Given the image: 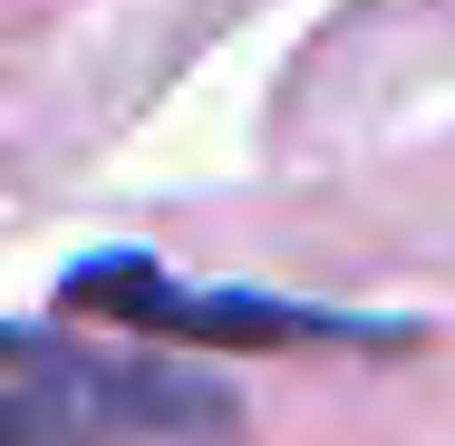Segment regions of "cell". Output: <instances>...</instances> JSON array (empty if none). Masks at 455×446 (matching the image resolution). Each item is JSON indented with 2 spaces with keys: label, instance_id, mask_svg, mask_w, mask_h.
Returning a JSON list of instances; mask_svg holds the SVG:
<instances>
[{
  "label": "cell",
  "instance_id": "cell-1",
  "mask_svg": "<svg viewBox=\"0 0 455 446\" xmlns=\"http://www.w3.org/2000/svg\"><path fill=\"white\" fill-rule=\"evenodd\" d=\"M243 408L165 350L0 320V446H233Z\"/></svg>",
  "mask_w": 455,
  "mask_h": 446
},
{
  "label": "cell",
  "instance_id": "cell-2",
  "mask_svg": "<svg viewBox=\"0 0 455 446\" xmlns=\"http://www.w3.org/2000/svg\"><path fill=\"white\" fill-rule=\"evenodd\" d=\"M68 311L88 320H126V330H156L165 350H281V340H397V330H368V320H339V311H300V301H272V291H204L184 272H156L136 253H97L59 281Z\"/></svg>",
  "mask_w": 455,
  "mask_h": 446
}]
</instances>
